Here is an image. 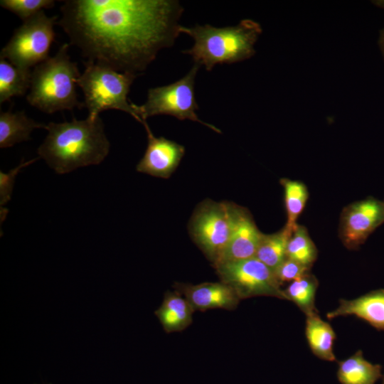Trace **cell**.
Segmentation results:
<instances>
[{
  "mask_svg": "<svg viewBox=\"0 0 384 384\" xmlns=\"http://www.w3.org/2000/svg\"><path fill=\"white\" fill-rule=\"evenodd\" d=\"M34 384H36V383H34ZM48 384H51V383H48Z\"/></svg>",
  "mask_w": 384,
  "mask_h": 384,
  "instance_id": "29",
  "label": "cell"
},
{
  "mask_svg": "<svg viewBox=\"0 0 384 384\" xmlns=\"http://www.w3.org/2000/svg\"><path fill=\"white\" fill-rule=\"evenodd\" d=\"M176 292L188 302L194 310L212 309L233 310L240 298L235 290L223 282H204L199 284H176Z\"/></svg>",
  "mask_w": 384,
  "mask_h": 384,
  "instance_id": "13",
  "label": "cell"
},
{
  "mask_svg": "<svg viewBox=\"0 0 384 384\" xmlns=\"http://www.w3.org/2000/svg\"><path fill=\"white\" fill-rule=\"evenodd\" d=\"M57 24L82 55L137 76L180 33L174 0H66Z\"/></svg>",
  "mask_w": 384,
  "mask_h": 384,
  "instance_id": "1",
  "label": "cell"
},
{
  "mask_svg": "<svg viewBox=\"0 0 384 384\" xmlns=\"http://www.w3.org/2000/svg\"><path fill=\"white\" fill-rule=\"evenodd\" d=\"M38 158L29 160L28 161H21V163L15 169L11 170L9 173L5 174L0 172V204L1 207L4 206L11 198L13 187L15 182V177L20 170L31 164L33 163Z\"/></svg>",
  "mask_w": 384,
  "mask_h": 384,
  "instance_id": "26",
  "label": "cell"
},
{
  "mask_svg": "<svg viewBox=\"0 0 384 384\" xmlns=\"http://www.w3.org/2000/svg\"><path fill=\"white\" fill-rule=\"evenodd\" d=\"M292 234L285 227L273 234H263L255 257L274 272L287 257V243Z\"/></svg>",
  "mask_w": 384,
  "mask_h": 384,
  "instance_id": "20",
  "label": "cell"
},
{
  "mask_svg": "<svg viewBox=\"0 0 384 384\" xmlns=\"http://www.w3.org/2000/svg\"><path fill=\"white\" fill-rule=\"evenodd\" d=\"M317 256V248L306 228L297 224L287 243V257L311 267Z\"/></svg>",
  "mask_w": 384,
  "mask_h": 384,
  "instance_id": "23",
  "label": "cell"
},
{
  "mask_svg": "<svg viewBox=\"0 0 384 384\" xmlns=\"http://www.w3.org/2000/svg\"><path fill=\"white\" fill-rule=\"evenodd\" d=\"M69 46L63 43L54 56L37 65L31 72L26 100L41 112L52 114L85 106L78 99L76 88L81 74L68 55Z\"/></svg>",
  "mask_w": 384,
  "mask_h": 384,
  "instance_id": "4",
  "label": "cell"
},
{
  "mask_svg": "<svg viewBox=\"0 0 384 384\" xmlns=\"http://www.w3.org/2000/svg\"><path fill=\"white\" fill-rule=\"evenodd\" d=\"M233 222L231 203L208 201L193 215L191 224L192 237L214 265L228 242Z\"/></svg>",
  "mask_w": 384,
  "mask_h": 384,
  "instance_id": "9",
  "label": "cell"
},
{
  "mask_svg": "<svg viewBox=\"0 0 384 384\" xmlns=\"http://www.w3.org/2000/svg\"><path fill=\"white\" fill-rule=\"evenodd\" d=\"M53 0H1L2 8L14 13L23 21L33 17L44 9L55 6Z\"/></svg>",
  "mask_w": 384,
  "mask_h": 384,
  "instance_id": "24",
  "label": "cell"
},
{
  "mask_svg": "<svg viewBox=\"0 0 384 384\" xmlns=\"http://www.w3.org/2000/svg\"><path fill=\"white\" fill-rule=\"evenodd\" d=\"M382 384H384V376H383V378Z\"/></svg>",
  "mask_w": 384,
  "mask_h": 384,
  "instance_id": "28",
  "label": "cell"
},
{
  "mask_svg": "<svg viewBox=\"0 0 384 384\" xmlns=\"http://www.w3.org/2000/svg\"><path fill=\"white\" fill-rule=\"evenodd\" d=\"M310 267L290 258L286 257L275 270L274 274L282 285L284 282H292L310 272Z\"/></svg>",
  "mask_w": 384,
  "mask_h": 384,
  "instance_id": "25",
  "label": "cell"
},
{
  "mask_svg": "<svg viewBox=\"0 0 384 384\" xmlns=\"http://www.w3.org/2000/svg\"><path fill=\"white\" fill-rule=\"evenodd\" d=\"M179 30L194 40L193 47L182 53L190 55L196 65H204L208 71L217 64L233 63L251 58L262 33L260 25L250 19L242 20L233 26H181Z\"/></svg>",
  "mask_w": 384,
  "mask_h": 384,
  "instance_id": "3",
  "label": "cell"
},
{
  "mask_svg": "<svg viewBox=\"0 0 384 384\" xmlns=\"http://www.w3.org/2000/svg\"><path fill=\"white\" fill-rule=\"evenodd\" d=\"M353 315L379 331H384V289L373 290L356 299L339 300L338 307L326 314L328 319Z\"/></svg>",
  "mask_w": 384,
  "mask_h": 384,
  "instance_id": "14",
  "label": "cell"
},
{
  "mask_svg": "<svg viewBox=\"0 0 384 384\" xmlns=\"http://www.w3.org/2000/svg\"><path fill=\"white\" fill-rule=\"evenodd\" d=\"M233 228L220 258L214 267L255 257L262 233L247 210L233 204Z\"/></svg>",
  "mask_w": 384,
  "mask_h": 384,
  "instance_id": "12",
  "label": "cell"
},
{
  "mask_svg": "<svg viewBox=\"0 0 384 384\" xmlns=\"http://www.w3.org/2000/svg\"><path fill=\"white\" fill-rule=\"evenodd\" d=\"M46 129L48 134L37 154L58 174L99 164L110 151V143L100 117L50 122Z\"/></svg>",
  "mask_w": 384,
  "mask_h": 384,
  "instance_id": "2",
  "label": "cell"
},
{
  "mask_svg": "<svg viewBox=\"0 0 384 384\" xmlns=\"http://www.w3.org/2000/svg\"><path fill=\"white\" fill-rule=\"evenodd\" d=\"M142 124L147 134L148 144L136 169L140 173L168 178L178 166L184 155L185 148L163 137H156L146 121Z\"/></svg>",
  "mask_w": 384,
  "mask_h": 384,
  "instance_id": "11",
  "label": "cell"
},
{
  "mask_svg": "<svg viewBox=\"0 0 384 384\" xmlns=\"http://www.w3.org/2000/svg\"><path fill=\"white\" fill-rule=\"evenodd\" d=\"M58 17L48 16L44 10L23 21L2 48L0 58L13 65L31 70L49 58V51L55 40L54 26Z\"/></svg>",
  "mask_w": 384,
  "mask_h": 384,
  "instance_id": "7",
  "label": "cell"
},
{
  "mask_svg": "<svg viewBox=\"0 0 384 384\" xmlns=\"http://www.w3.org/2000/svg\"><path fill=\"white\" fill-rule=\"evenodd\" d=\"M46 128V124L28 117L25 112L11 110L0 113V147L8 148L16 144L31 139L35 129Z\"/></svg>",
  "mask_w": 384,
  "mask_h": 384,
  "instance_id": "16",
  "label": "cell"
},
{
  "mask_svg": "<svg viewBox=\"0 0 384 384\" xmlns=\"http://www.w3.org/2000/svg\"><path fill=\"white\" fill-rule=\"evenodd\" d=\"M78 85L83 92L87 117L95 119L107 110H117L137 117L134 103L128 100L130 87L137 75L118 72L108 66L86 61Z\"/></svg>",
  "mask_w": 384,
  "mask_h": 384,
  "instance_id": "5",
  "label": "cell"
},
{
  "mask_svg": "<svg viewBox=\"0 0 384 384\" xmlns=\"http://www.w3.org/2000/svg\"><path fill=\"white\" fill-rule=\"evenodd\" d=\"M215 267L221 282L230 286L240 300L256 296L287 300L274 272L255 257Z\"/></svg>",
  "mask_w": 384,
  "mask_h": 384,
  "instance_id": "8",
  "label": "cell"
},
{
  "mask_svg": "<svg viewBox=\"0 0 384 384\" xmlns=\"http://www.w3.org/2000/svg\"><path fill=\"white\" fill-rule=\"evenodd\" d=\"M31 70L0 58V103L24 95L30 88Z\"/></svg>",
  "mask_w": 384,
  "mask_h": 384,
  "instance_id": "19",
  "label": "cell"
},
{
  "mask_svg": "<svg viewBox=\"0 0 384 384\" xmlns=\"http://www.w3.org/2000/svg\"><path fill=\"white\" fill-rule=\"evenodd\" d=\"M384 223V203L370 196L349 204L341 212L339 237L348 250H356Z\"/></svg>",
  "mask_w": 384,
  "mask_h": 384,
  "instance_id": "10",
  "label": "cell"
},
{
  "mask_svg": "<svg viewBox=\"0 0 384 384\" xmlns=\"http://www.w3.org/2000/svg\"><path fill=\"white\" fill-rule=\"evenodd\" d=\"M287 220L285 228L292 233L297 225V220L302 213L309 198L306 185L302 181L282 178Z\"/></svg>",
  "mask_w": 384,
  "mask_h": 384,
  "instance_id": "21",
  "label": "cell"
},
{
  "mask_svg": "<svg viewBox=\"0 0 384 384\" xmlns=\"http://www.w3.org/2000/svg\"><path fill=\"white\" fill-rule=\"evenodd\" d=\"M381 44H382V48H383V51H384V33H383V37H382Z\"/></svg>",
  "mask_w": 384,
  "mask_h": 384,
  "instance_id": "27",
  "label": "cell"
},
{
  "mask_svg": "<svg viewBox=\"0 0 384 384\" xmlns=\"http://www.w3.org/2000/svg\"><path fill=\"white\" fill-rule=\"evenodd\" d=\"M305 335L312 353L319 358L335 361L333 346L336 335L334 329L321 319L318 311L306 315Z\"/></svg>",
  "mask_w": 384,
  "mask_h": 384,
  "instance_id": "17",
  "label": "cell"
},
{
  "mask_svg": "<svg viewBox=\"0 0 384 384\" xmlns=\"http://www.w3.org/2000/svg\"><path fill=\"white\" fill-rule=\"evenodd\" d=\"M198 67L195 64L183 78L171 84L150 88L144 104H134L137 121L142 123L148 117L166 114L180 120L199 122L220 133V130L215 126L201 121L196 112L198 106L195 97L194 84Z\"/></svg>",
  "mask_w": 384,
  "mask_h": 384,
  "instance_id": "6",
  "label": "cell"
},
{
  "mask_svg": "<svg viewBox=\"0 0 384 384\" xmlns=\"http://www.w3.org/2000/svg\"><path fill=\"white\" fill-rule=\"evenodd\" d=\"M336 375L341 384H375L382 377V366L367 361L359 350L338 362Z\"/></svg>",
  "mask_w": 384,
  "mask_h": 384,
  "instance_id": "18",
  "label": "cell"
},
{
  "mask_svg": "<svg viewBox=\"0 0 384 384\" xmlns=\"http://www.w3.org/2000/svg\"><path fill=\"white\" fill-rule=\"evenodd\" d=\"M194 309L176 291H167L154 314L166 333L181 331L192 323Z\"/></svg>",
  "mask_w": 384,
  "mask_h": 384,
  "instance_id": "15",
  "label": "cell"
},
{
  "mask_svg": "<svg viewBox=\"0 0 384 384\" xmlns=\"http://www.w3.org/2000/svg\"><path fill=\"white\" fill-rule=\"evenodd\" d=\"M383 203H384V201H383Z\"/></svg>",
  "mask_w": 384,
  "mask_h": 384,
  "instance_id": "30",
  "label": "cell"
},
{
  "mask_svg": "<svg viewBox=\"0 0 384 384\" xmlns=\"http://www.w3.org/2000/svg\"><path fill=\"white\" fill-rule=\"evenodd\" d=\"M318 286V279L309 272L290 282L284 292L287 300L293 302L307 315L317 311L315 308V296Z\"/></svg>",
  "mask_w": 384,
  "mask_h": 384,
  "instance_id": "22",
  "label": "cell"
}]
</instances>
